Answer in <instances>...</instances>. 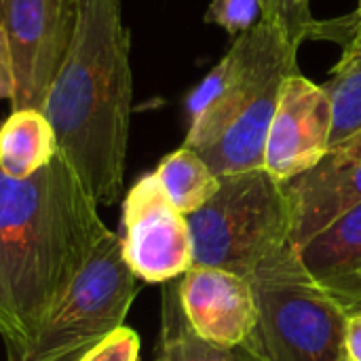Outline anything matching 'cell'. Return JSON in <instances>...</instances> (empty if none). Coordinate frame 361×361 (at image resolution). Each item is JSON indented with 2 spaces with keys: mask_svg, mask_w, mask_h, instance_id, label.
Here are the masks:
<instances>
[{
  "mask_svg": "<svg viewBox=\"0 0 361 361\" xmlns=\"http://www.w3.org/2000/svg\"><path fill=\"white\" fill-rule=\"evenodd\" d=\"M110 228L57 157L25 180L0 171V336L23 361Z\"/></svg>",
  "mask_w": 361,
  "mask_h": 361,
  "instance_id": "cell-1",
  "label": "cell"
},
{
  "mask_svg": "<svg viewBox=\"0 0 361 361\" xmlns=\"http://www.w3.org/2000/svg\"><path fill=\"white\" fill-rule=\"evenodd\" d=\"M74 27L47 93L57 152L97 205L118 201L125 182L133 76L121 0H72Z\"/></svg>",
  "mask_w": 361,
  "mask_h": 361,
  "instance_id": "cell-2",
  "label": "cell"
},
{
  "mask_svg": "<svg viewBox=\"0 0 361 361\" xmlns=\"http://www.w3.org/2000/svg\"><path fill=\"white\" fill-rule=\"evenodd\" d=\"M226 53L231 76L220 95L188 123L184 140L218 178L264 169L281 87L298 72V47L264 19L239 34Z\"/></svg>",
  "mask_w": 361,
  "mask_h": 361,
  "instance_id": "cell-3",
  "label": "cell"
},
{
  "mask_svg": "<svg viewBox=\"0 0 361 361\" xmlns=\"http://www.w3.org/2000/svg\"><path fill=\"white\" fill-rule=\"evenodd\" d=\"M258 324L247 345L262 361H338L345 357L347 307L302 267L292 243L250 275Z\"/></svg>",
  "mask_w": 361,
  "mask_h": 361,
  "instance_id": "cell-4",
  "label": "cell"
},
{
  "mask_svg": "<svg viewBox=\"0 0 361 361\" xmlns=\"http://www.w3.org/2000/svg\"><path fill=\"white\" fill-rule=\"evenodd\" d=\"M186 222L192 267L224 269L245 279L260 262L294 243L283 186L267 169L220 178L218 192Z\"/></svg>",
  "mask_w": 361,
  "mask_h": 361,
  "instance_id": "cell-5",
  "label": "cell"
},
{
  "mask_svg": "<svg viewBox=\"0 0 361 361\" xmlns=\"http://www.w3.org/2000/svg\"><path fill=\"white\" fill-rule=\"evenodd\" d=\"M137 290L140 279L123 256L121 235L110 231L23 361H78L125 326Z\"/></svg>",
  "mask_w": 361,
  "mask_h": 361,
  "instance_id": "cell-6",
  "label": "cell"
},
{
  "mask_svg": "<svg viewBox=\"0 0 361 361\" xmlns=\"http://www.w3.org/2000/svg\"><path fill=\"white\" fill-rule=\"evenodd\" d=\"M74 27L72 0H0V30L15 70L13 110H42Z\"/></svg>",
  "mask_w": 361,
  "mask_h": 361,
  "instance_id": "cell-7",
  "label": "cell"
},
{
  "mask_svg": "<svg viewBox=\"0 0 361 361\" xmlns=\"http://www.w3.org/2000/svg\"><path fill=\"white\" fill-rule=\"evenodd\" d=\"M123 256L140 281L169 283L192 269L186 216L167 199L154 173L142 176L123 201Z\"/></svg>",
  "mask_w": 361,
  "mask_h": 361,
  "instance_id": "cell-8",
  "label": "cell"
},
{
  "mask_svg": "<svg viewBox=\"0 0 361 361\" xmlns=\"http://www.w3.org/2000/svg\"><path fill=\"white\" fill-rule=\"evenodd\" d=\"M334 106L326 87L300 72L292 74L281 87L271 121L264 169L277 182H288L313 169L330 152Z\"/></svg>",
  "mask_w": 361,
  "mask_h": 361,
  "instance_id": "cell-9",
  "label": "cell"
},
{
  "mask_svg": "<svg viewBox=\"0 0 361 361\" xmlns=\"http://www.w3.org/2000/svg\"><path fill=\"white\" fill-rule=\"evenodd\" d=\"M178 298L192 332L226 351L247 345L258 313L250 279L214 267H192L178 279Z\"/></svg>",
  "mask_w": 361,
  "mask_h": 361,
  "instance_id": "cell-10",
  "label": "cell"
},
{
  "mask_svg": "<svg viewBox=\"0 0 361 361\" xmlns=\"http://www.w3.org/2000/svg\"><path fill=\"white\" fill-rule=\"evenodd\" d=\"M292 218V241L307 243L336 218L361 205V161H341L332 152L313 169L281 182Z\"/></svg>",
  "mask_w": 361,
  "mask_h": 361,
  "instance_id": "cell-11",
  "label": "cell"
},
{
  "mask_svg": "<svg viewBox=\"0 0 361 361\" xmlns=\"http://www.w3.org/2000/svg\"><path fill=\"white\" fill-rule=\"evenodd\" d=\"M307 273L349 313L361 309V205L349 209L298 247Z\"/></svg>",
  "mask_w": 361,
  "mask_h": 361,
  "instance_id": "cell-12",
  "label": "cell"
},
{
  "mask_svg": "<svg viewBox=\"0 0 361 361\" xmlns=\"http://www.w3.org/2000/svg\"><path fill=\"white\" fill-rule=\"evenodd\" d=\"M55 157L57 137L42 110H11L0 127V171L8 178L25 180Z\"/></svg>",
  "mask_w": 361,
  "mask_h": 361,
  "instance_id": "cell-13",
  "label": "cell"
},
{
  "mask_svg": "<svg viewBox=\"0 0 361 361\" xmlns=\"http://www.w3.org/2000/svg\"><path fill=\"white\" fill-rule=\"evenodd\" d=\"M154 176L159 178L167 199L184 216L199 212L220 188V178L188 146L163 157Z\"/></svg>",
  "mask_w": 361,
  "mask_h": 361,
  "instance_id": "cell-14",
  "label": "cell"
},
{
  "mask_svg": "<svg viewBox=\"0 0 361 361\" xmlns=\"http://www.w3.org/2000/svg\"><path fill=\"white\" fill-rule=\"evenodd\" d=\"M154 361H237V349H218L192 332L180 307L178 279L169 281L163 292L161 336Z\"/></svg>",
  "mask_w": 361,
  "mask_h": 361,
  "instance_id": "cell-15",
  "label": "cell"
},
{
  "mask_svg": "<svg viewBox=\"0 0 361 361\" xmlns=\"http://www.w3.org/2000/svg\"><path fill=\"white\" fill-rule=\"evenodd\" d=\"M334 106L330 150L361 131V38L343 47V57L324 82Z\"/></svg>",
  "mask_w": 361,
  "mask_h": 361,
  "instance_id": "cell-16",
  "label": "cell"
},
{
  "mask_svg": "<svg viewBox=\"0 0 361 361\" xmlns=\"http://www.w3.org/2000/svg\"><path fill=\"white\" fill-rule=\"evenodd\" d=\"M267 4L269 0H212L205 11V23H214L237 38L262 19Z\"/></svg>",
  "mask_w": 361,
  "mask_h": 361,
  "instance_id": "cell-17",
  "label": "cell"
},
{
  "mask_svg": "<svg viewBox=\"0 0 361 361\" xmlns=\"http://www.w3.org/2000/svg\"><path fill=\"white\" fill-rule=\"evenodd\" d=\"M262 19L277 25L296 47L309 40V32L315 23L311 15V0H269Z\"/></svg>",
  "mask_w": 361,
  "mask_h": 361,
  "instance_id": "cell-18",
  "label": "cell"
},
{
  "mask_svg": "<svg viewBox=\"0 0 361 361\" xmlns=\"http://www.w3.org/2000/svg\"><path fill=\"white\" fill-rule=\"evenodd\" d=\"M140 336L131 328H118L78 361H140Z\"/></svg>",
  "mask_w": 361,
  "mask_h": 361,
  "instance_id": "cell-19",
  "label": "cell"
},
{
  "mask_svg": "<svg viewBox=\"0 0 361 361\" xmlns=\"http://www.w3.org/2000/svg\"><path fill=\"white\" fill-rule=\"evenodd\" d=\"M361 38V13H349L336 19H324V21H315L311 32H309V40H330L336 42L341 47L351 44L353 40Z\"/></svg>",
  "mask_w": 361,
  "mask_h": 361,
  "instance_id": "cell-20",
  "label": "cell"
},
{
  "mask_svg": "<svg viewBox=\"0 0 361 361\" xmlns=\"http://www.w3.org/2000/svg\"><path fill=\"white\" fill-rule=\"evenodd\" d=\"M15 97V70H13V57L8 51V42L4 32L0 30V102Z\"/></svg>",
  "mask_w": 361,
  "mask_h": 361,
  "instance_id": "cell-21",
  "label": "cell"
},
{
  "mask_svg": "<svg viewBox=\"0 0 361 361\" xmlns=\"http://www.w3.org/2000/svg\"><path fill=\"white\" fill-rule=\"evenodd\" d=\"M343 353L349 361H361V309L347 317Z\"/></svg>",
  "mask_w": 361,
  "mask_h": 361,
  "instance_id": "cell-22",
  "label": "cell"
},
{
  "mask_svg": "<svg viewBox=\"0 0 361 361\" xmlns=\"http://www.w3.org/2000/svg\"><path fill=\"white\" fill-rule=\"evenodd\" d=\"M330 152L341 161H361V131L351 140L343 142L341 146L332 148Z\"/></svg>",
  "mask_w": 361,
  "mask_h": 361,
  "instance_id": "cell-23",
  "label": "cell"
},
{
  "mask_svg": "<svg viewBox=\"0 0 361 361\" xmlns=\"http://www.w3.org/2000/svg\"><path fill=\"white\" fill-rule=\"evenodd\" d=\"M237 361H262L252 349H247V347H239L237 349Z\"/></svg>",
  "mask_w": 361,
  "mask_h": 361,
  "instance_id": "cell-24",
  "label": "cell"
},
{
  "mask_svg": "<svg viewBox=\"0 0 361 361\" xmlns=\"http://www.w3.org/2000/svg\"><path fill=\"white\" fill-rule=\"evenodd\" d=\"M355 13H361V0H360V6L355 8Z\"/></svg>",
  "mask_w": 361,
  "mask_h": 361,
  "instance_id": "cell-25",
  "label": "cell"
},
{
  "mask_svg": "<svg viewBox=\"0 0 361 361\" xmlns=\"http://www.w3.org/2000/svg\"><path fill=\"white\" fill-rule=\"evenodd\" d=\"M338 361H349V360H347V357H341V360H338Z\"/></svg>",
  "mask_w": 361,
  "mask_h": 361,
  "instance_id": "cell-26",
  "label": "cell"
}]
</instances>
